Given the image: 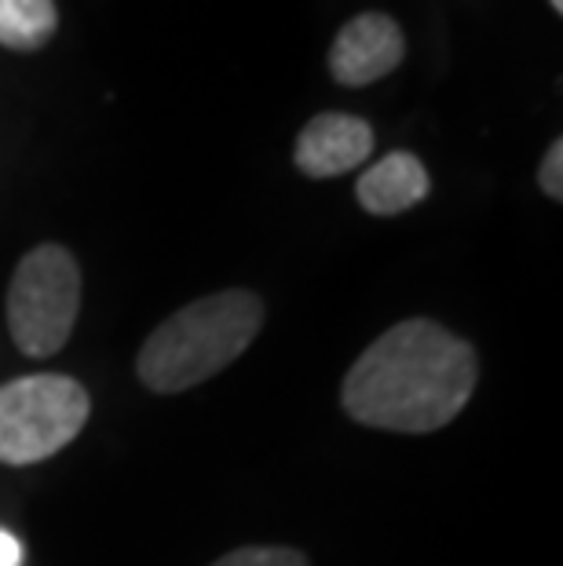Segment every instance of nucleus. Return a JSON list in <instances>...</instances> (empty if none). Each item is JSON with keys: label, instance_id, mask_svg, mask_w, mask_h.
I'll list each match as a JSON object with an SVG mask.
<instances>
[{"label": "nucleus", "instance_id": "6e6552de", "mask_svg": "<svg viewBox=\"0 0 563 566\" xmlns=\"http://www.w3.org/2000/svg\"><path fill=\"white\" fill-rule=\"evenodd\" d=\"M55 30V0H0V44L8 52H41Z\"/></svg>", "mask_w": 563, "mask_h": 566}, {"label": "nucleus", "instance_id": "423d86ee", "mask_svg": "<svg viewBox=\"0 0 563 566\" xmlns=\"http://www.w3.org/2000/svg\"><path fill=\"white\" fill-rule=\"evenodd\" d=\"M374 154V128L355 114H319L301 128L293 161L307 179H333Z\"/></svg>", "mask_w": 563, "mask_h": 566}, {"label": "nucleus", "instance_id": "f257e3e1", "mask_svg": "<svg viewBox=\"0 0 563 566\" xmlns=\"http://www.w3.org/2000/svg\"><path fill=\"white\" fill-rule=\"evenodd\" d=\"M479 363L472 344L439 322L410 318L392 325L347 369L341 406L366 428L428 436L469 406Z\"/></svg>", "mask_w": 563, "mask_h": 566}, {"label": "nucleus", "instance_id": "39448f33", "mask_svg": "<svg viewBox=\"0 0 563 566\" xmlns=\"http://www.w3.org/2000/svg\"><path fill=\"white\" fill-rule=\"evenodd\" d=\"M406 59L403 27L385 11H358L337 30L330 48V74L344 88H366L392 70H399Z\"/></svg>", "mask_w": 563, "mask_h": 566}, {"label": "nucleus", "instance_id": "0eeeda50", "mask_svg": "<svg viewBox=\"0 0 563 566\" xmlns=\"http://www.w3.org/2000/svg\"><path fill=\"white\" fill-rule=\"evenodd\" d=\"M432 190L425 161L410 150H395L366 168L355 184V198L369 216H399L414 205H421Z\"/></svg>", "mask_w": 563, "mask_h": 566}, {"label": "nucleus", "instance_id": "f03ea898", "mask_svg": "<svg viewBox=\"0 0 563 566\" xmlns=\"http://www.w3.org/2000/svg\"><path fill=\"white\" fill-rule=\"evenodd\" d=\"M260 325L263 300L249 289H223V293L201 296L150 333L136 358V373L158 395L198 388L257 340Z\"/></svg>", "mask_w": 563, "mask_h": 566}, {"label": "nucleus", "instance_id": "20e7f679", "mask_svg": "<svg viewBox=\"0 0 563 566\" xmlns=\"http://www.w3.org/2000/svg\"><path fill=\"white\" fill-rule=\"evenodd\" d=\"M92 413L88 391L63 373H33L0 388V464H38L70 446Z\"/></svg>", "mask_w": 563, "mask_h": 566}, {"label": "nucleus", "instance_id": "9d476101", "mask_svg": "<svg viewBox=\"0 0 563 566\" xmlns=\"http://www.w3.org/2000/svg\"><path fill=\"white\" fill-rule=\"evenodd\" d=\"M538 187H542L545 198H563V139H553V147L545 150L542 168H538Z\"/></svg>", "mask_w": 563, "mask_h": 566}, {"label": "nucleus", "instance_id": "7ed1b4c3", "mask_svg": "<svg viewBox=\"0 0 563 566\" xmlns=\"http://www.w3.org/2000/svg\"><path fill=\"white\" fill-rule=\"evenodd\" d=\"M81 311V268L74 252L44 242L19 260L8 285V329L22 355L63 352Z\"/></svg>", "mask_w": 563, "mask_h": 566}, {"label": "nucleus", "instance_id": "f8f14e48", "mask_svg": "<svg viewBox=\"0 0 563 566\" xmlns=\"http://www.w3.org/2000/svg\"><path fill=\"white\" fill-rule=\"evenodd\" d=\"M549 8H553L556 15H563V0H549Z\"/></svg>", "mask_w": 563, "mask_h": 566}, {"label": "nucleus", "instance_id": "1a4fd4ad", "mask_svg": "<svg viewBox=\"0 0 563 566\" xmlns=\"http://www.w3.org/2000/svg\"><path fill=\"white\" fill-rule=\"evenodd\" d=\"M212 566H311L304 552L296 548H282V545H249V548H234L220 556Z\"/></svg>", "mask_w": 563, "mask_h": 566}, {"label": "nucleus", "instance_id": "9b49d317", "mask_svg": "<svg viewBox=\"0 0 563 566\" xmlns=\"http://www.w3.org/2000/svg\"><path fill=\"white\" fill-rule=\"evenodd\" d=\"M22 563V545L15 534L0 530V566H19Z\"/></svg>", "mask_w": 563, "mask_h": 566}]
</instances>
